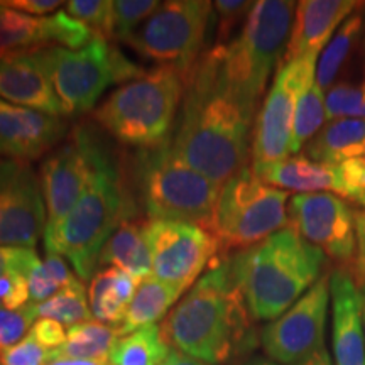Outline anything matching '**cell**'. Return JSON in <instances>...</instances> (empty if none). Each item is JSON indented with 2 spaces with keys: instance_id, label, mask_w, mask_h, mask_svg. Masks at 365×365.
Segmentation results:
<instances>
[{
  "instance_id": "cell-1",
  "label": "cell",
  "mask_w": 365,
  "mask_h": 365,
  "mask_svg": "<svg viewBox=\"0 0 365 365\" xmlns=\"http://www.w3.org/2000/svg\"><path fill=\"white\" fill-rule=\"evenodd\" d=\"M255 108L228 83L217 49H208L186 76L171 148L191 170L223 186L247 168Z\"/></svg>"
},
{
  "instance_id": "cell-2",
  "label": "cell",
  "mask_w": 365,
  "mask_h": 365,
  "mask_svg": "<svg viewBox=\"0 0 365 365\" xmlns=\"http://www.w3.org/2000/svg\"><path fill=\"white\" fill-rule=\"evenodd\" d=\"M250 318L230 259L222 257L164 318L161 333L170 349L220 365L250 349Z\"/></svg>"
},
{
  "instance_id": "cell-3",
  "label": "cell",
  "mask_w": 365,
  "mask_h": 365,
  "mask_svg": "<svg viewBox=\"0 0 365 365\" xmlns=\"http://www.w3.org/2000/svg\"><path fill=\"white\" fill-rule=\"evenodd\" d=\"M228 259L254 319L279 318L319 279L325 266V252L291 225Z\"/></svg>"
},
{
  "instance_id": "cell-4",
  "label": "cell",
  "mask_w": 365,
  "mask_h": 365,
  "mask_svg": "<svg viewBox=\"0 0 365 365\" xmlns=\"http://www.w3.org/2000/svg\"><path fill=\"white\" fill-rule=\"evenodd\" d=\"M135 213L124 170L98 140L93 175L68 217L44 237L46 252L68 259L80 281H88L97 271L103 245L115 228L132 220Z\"/></svg>"
},
{
  "instance_id": "cell-5",
  "label": "cell",
  "mask_w": 365,
  "mask_h": 365,
  "mask_svg": "<svg viewBox=\"0 0 365 365\" xmlns=\"http://www.w3.org/2000/svg\"><path fill=\"white\" fill-rule=\"evenodd\" d=\"M186 90V75L175 66H158L120 85L95 108V120L118 143L154 149L170 135Z\"/></svg>"
},
{
  "instance_id": "cell-6",
  "label": "cell",
  "mask_w": 365,
  "mask_h": 365,
  "mask_svg": "<svg viewBox=\"0 0 365 365\" xmlns=\"http://www.w3.org/2000/svg\"><path fill=\"white\" fill-rule=\"evenodd\" d=\"M137 185L149 220H176L212 230L222 186L186 164L171 144L140 149Z\"/></svg>"
},
{
  "instance_id": "cell-7",
  "label": "cell",
  "mask_w": 365,
  "mask_h": 365,
  "mask_svg": "<svg viewBox=\"0 0 365 365\" xmlns=\"http://www.w3.org/2000/svg\"><path fill=\"white\" fill-rule=\"evenodd\" d=\"M294 12L296 4L289 0H259L239 36L227 46H215L228 83L250 102H259L272 70L281 65Z\"/></svg>"
},
{
  "instance_id": "cell-8",
  "label": "cell",
  "mask_w": 365,
  "mask_h": 365,
  "mask_svg": "<svg viewBox=\"0 0 365 365\" xmlns=\"http://www.w3.org/2000/svg\"><path fill=\"white\" fill-rule=\"evenodd\" d=\"M39 54L65 115L91 110L108 86L124 85L145 71L102 38L80 49L39 48Z\"/></svg>"
},
{
  "instance_id": "cell-9",
  "label": "cell",
  "mask_w": 365,
  "mask_h": 365,
  "mask_svg": "<svg viewBox=\"0 0 365 365\" xmlns=\"http://www.w3.org/2000/svg\"><path fill=\"white\" fill-rule=\"evenodd\" d=\"M287 191L259 180L247 166L222 186L212 223L220 249L245 250L289 227Z\"/></svg>"
},
{
  "instance_id": "cell-10",
  "label": "cell",
  "mask_w": 365,
  "mask_h": 365,
  "mask_svg": "<svg viewBox=\"0 0 365 365\" xmlns=\"http://www.w3.org/2000/svg\"><path fill=\"white\" fill-rule=\"evenodd\" d=\"M213 7L208 0H170L135 29L125 43L132 51L161 66H175L186 76L203 56Z\"/></svg>"
},
{
  "instance_id": "cell-11",
  "label": "cell",
  "mask_w": 365,
  "mask_h": 365,
  "mask_svg": "<svg viewBox=\"0 0 365 365\" xmlns=\"http://www.w3.org/2000/svg\"><path fill=\"white\" fill-rule=\"evenodd\" d=\"M317 65L318 54H307L279 66L262 108L255 117L254 163H272L289 158L296 107L304 91L314 83Z\"/></svg>"
},
{
  "instance_id": "cell-12",
  "label": "cell",
  "mask_w": 365,
  "mask_h": 365,
  "mask_svg": "<svg viewBox=\"0 0 365 365\" xmlns=\"http://www.w3.org/2000/svg\"><path fill=\"white\" fill-rule=\"evenodd\" d=\"M145 237L153 257V276L185 293L222 252L208 228L176 220H149Z\"/></svg>"
},
{
  "instance_id": "cell-13",
  "label": "cell",
  "mask_w": 365,
  "mask_h": 365,
  "mask_svg": "<svg viewBox=\"0 0 365 365\" xmlns=\"http://www.w3.org/2000/svg\"><path fill=\"white\" fill-rule=\"evenodd\" d=\"M98 140L86 127H75L66 143L58 145L41 164L39 181L48 215L44 237L56 230L83 195L93 175Z\"/></svg>"
},
{
  "instance_id": "cell-14",
  "label": "cell",
  "mask_w": 365,
  "mask_h": 365,
  "mask_svg": "<svg viewBox=\"0 0 365 365\" xmlns=\"http://www.w3.org/2000/svg\"><path fill=\"white\" fill-rule=\"evenodd\" d=\"M330 304V276L323 274L296 303L262 330L264 352L276 364L296 365L312 357L325 341Z\"/></svg>"
},
{
  "instance_id": "cell-15",
  "label": "cell",
  "mask_w": 365,
  "mask_h": 365,
  "mask_svg": "<svg viewBox=\"0 0 365 365\" xmlns=\"http://www.w3.org/2000/svg\"><path fill=\"white\" fill-rule=\"evenodd\" d=\"M46 220L41 181L31 163L0 159V247L34 249Z\"/></svg>"
},
{
  "instance_id": "cell-16",
  "label": "cell",
  "mask_w": 365,
  "mask_h": 365,
  "mask_svg": "<svg viewBox=\"0 0 365 365\" xmlns=\"http://www.w3.org/2000/svg\"><path fill=\"white\" fill-rule=\"evenodd\" d=\"M287 218L298 234L339 262H350L357 254L355 212L333 193L296 195L287 207Z\"/></svg>"
},
{
  "instance_id": "cell-17",
  "label": "cell",
  "mask_w": 365,
  "mask_h": 365,
  "mask_svg": "<svg viewBox=\"0 0 365 365\" xmlns=\"http://www.w3.org/2000/svg\"><path fill=\"white\" fill-rule=\"evenodd\" d=\"M97 36L83 22L73 19L66 11L36 17L4 7L0 12V58L24 49L59 46L80 49Z\"/></svg>"
},
{
  "instance_id": "cell-18",
  "label": "cell",
  "mask_w": 365,
  "mask_h": 365,
  "mask_svg": "<svg viewBox=\"0 0 365 365\" xmlns=\"http://www.w3.org/2000/svg\"><path fill=\"white\" fill-rule=\"evenodd\" d=\"M68 124L58 115L0 98V156L31 163L56 148Z\"/></svg>"
},
{
  "instance_id": "cell-19",
  "label": "cell",
  "mask_w": 365,
  "mask_h": 365,
  "mask_svg": "<svg viewBox=\"0 0 365 365\" xmlns=\"http://www.w3.org/2000/svg\"><path fill=\"white\" fill-rule=\"evenodd\" d=\"M0 98L49 115H65L39 48L0 58Z\"/></svg>"
},
{
  "instance_id": "cell-20",
  "label": "cell",
  "mask_w": 365,
  "mask_h": 365,
  "mask_svg": "<svg viewBox=\"0 0 365 365\" xmlns=\"http://www.w3.org/2000/svg\"><path fill=\"white\" fill-rule=\"evenodd\" d=\"M330 298L335 365H365L364 294L345 269L331 272Z\"/></svg>"
},
{
  "instance_id": "cell-21",
  "label": "cell",
  "mask_w": 365,
  "mask_h": 365,
  "mask_svg": "<svg viewBox=\"0 0 365 365\" xmlns=\"http://www.w3.org/2000/svg\"><path fill=\"white\" fill-rule=\"evenodd\" d=\"M359 7L362 4L354 0H301L296 4L293 29L279 66L307 54H318Z\"/></svg>"
},
{
  "instance_id": "cell-22",
  "label": "cell",
  "mask_w": 365,
  "mask_h": 365,
  "mask_svg": "<svg viewBox=\"0 0 365 365\" xmlns=\"http://www.w3.org/2000/svg\"><path fill=\"white\" fill-rule=\"evenodd\" d=\"M252 171L259 180L277 190L307 193H336L344 196L339 164H323L307 156H293L272 163H254Z\"/></svg>"
},
{
  "instance_id": "cell-23",
  "label": "cell",
  "mask_w": 365,
  "mask_h": 365,
  "mask_svg": "<svg viewBox=\"0 0 365 365\" xmlns=\"http://www.w3.org/2000/svg\"><path fill=\"white\" fill-rule=\"evenodd\" d=\"M140 282L117 267L100 269L91 277L88 287L91 317L105 325H120Z\"/></svg>"
},
{
  "instance_id": "cell-24",
  "label": "cell",
  "mask_w": 365,
  "mask_h": 365,
  "mask_svg": "<svg viewBox=\"0 0 365 365\" xmlns=\"http://www.w3.org/2000/svg\"><path fill=\"white\" fill-rule=\"evenodd\" d=\"M98 264L120 269L140 281L153 276V257L144 223L134 218L122 222L103 245Z\"/></svg>"
},
{
  "instance_id": "cell-25",
  "label": "cell",
  "mask_w": 365,
  "mask_h": 365,
  "mask_svg": "<svg viewBox=\"0 0 365 365\" xmlns=\"http://www.w3.org/2000/svg\"><path fill=\"white\" fill-rule=\"evenodd\" d=\"M365 153V118H336L304 148V156L323 164H336Z\"/></svg>"
},
{
  "instance_id": "cell-26",
  "label": "cell",
  "mask_w": 365,
  "mask_h": 365,
  "mask_svg": "<svg viewBox=\"0 0 365 365\" xmlns=\"http://www.w3.org/2000/svg\"><path fill=\"white\" fill-rule=\"evenodd\" d=\"M181 294L176 287L156 279L154 276L145 277L137 287L134 299L127 308L124 322L117 327L118 336H125L148 325H156V322L166 317Z\"/></svg>"
},
{
  "instance_id": "cell-27",
  "label": "cell",
  "mask_w": 365,
  "mask_h": 365,
  "mask_svg": "<svg viewBox=\"0 0 365 365\" xmlns=\"http://www.w3.org/2000/svg\"><path fill=\"white\" fill-rule=\"evenodd\" d=\"M118 336L117 327L105 325L100 322H85L70 327L66 331V341L53 350V359H81V360H102L108 362L113 345Z\"/></svg>"
},
{
  "instance_id": "cell-28",
  "label": "cell",
  "mask_w": 365,
  "mask_h": 365,
  "mask_svg": "<svg viewBox=\"0 0 365 365\" xmlns=\"http://www.w3.org/2000/svg\"><path fill=\"white\" fill-rule=\"evenodd\" d=\"M364 27V14L362 11H355L352 16L339 27L330 43L325 46V51L318 59L317 65V85L323 91H328L333 86L339 73L344 68L349 54L354 51L355 46L359 44L360 36H362Z\"/></svg>"
},
{
  "instance_id": "cell-29",
  "label": "cell",
  "mask_w": 365,
  "mask_h": 365,
  "mask_svg": "<svg viewBox=\"0 0 365 365\" xmlns=\"http://www.w3.org/2000/svg\"><path fill=\"white\" fill-rule=\"evenodd\" d=\"M168 352L161 327L148 325L117 340L108 365H161Z\"/></svg>"
},
{
  "instance_id": "cell-30",
  "label": "cell",
  "mask_w": 365,
  "mask_h": 365,
  "mask_svg": "<svg viewBox=\"0 0 365 365\" xmlns=\"http://www.w3.org/2000/svg\"><path fill=\"white\" fill-rule=\"evenodd\" d=\"M36 318H48L59 322L61 325H78V323L90 322L91 312L86 298V289L80 279H73L63 289H59L53 298L46 299L44 303L33 304Z\"/></svg>"
},
{
  "instance_id": "cell-31",
  "label": "cell",
  "mask_w": 365,
  "mask_h": 365,
  "mask_svg": "<svg viewBox=\"0 0 365 365\" xmlns=\"http://www.w3.org/2000/svg\"><path fill=\"white\" fill-rule=\"evenodd\" d=\"M327 120L325 91L317 85V81L304 91L296 107L293 132H291V153H298L303 145L309 143L322 130Z\"/></svg>"
},
{
  "instance_id": "cell-32",
  "label": "cell",
  "mask_w": 365,
  "mask_h": 365,
  "mask_svg": "<svg viewBox=\"0 0 365 365\" xmlns=\"http://www.w3.org/2000/svg\"><path fill=\"white\" fill-rule=\"evenodd\" d=\"M75 279L65 259L58 254L46 252V257L27 272V284H29L31 303L39 304L46 299L53 298L59 289Z\"/></svg>"
},
{
  "instance_id": "cell-33",
  "label": "cell",
  "mask_w": 365,
  "mask_h": 365,
  "mask_svg": "<svg viewBox=\"0 0 365 365\" xmlns=\"http://www.w3.org/2000/svg\"><path fill=\"white\" fill-rule=\"evenodd\" d=\"M327 118H365V39L364 66L357 81H341L333 85L325 95Z\"/></svg>"
},
{
  "instance_id": "cell-34",
  "label": "cell",
  "mask_w": 365,
  "mask_h": 365,
  "mask_svg": "<svg viewBox=\"0 0 365 365\" xmlns=\"http://www.w3.org/2000/svg\"><path fill=\"white\" fill-rule=\"evenodd\" d=\"M66 12L73 19L83 22L97 38H113V2L110 0H71L66 2Z\"/></svg>"
},
{
  "instance_id": "cell-35",
  "label": "cell",
  "mask_w": 365,
  "mask_h": 365,
  "mask_svg": "<svg viewBox=\"0 0 365 365\" xmlns=\"http://www.w3.org/2000/svg\"><path fill=\"white\" fill-rule=\"evenodd\" d=\"M156 0H115L113 2V38L124 41L158 11Z\"/></svg>"
},
{
  "instance_id": "cell-36",
  "label": "cell",
  "mask_w": 365,
  "mask_h": 365,
  "mask_svg": "<svg viewBox=\"0 0 365 365\" xmlns=\"http://www.w3.org/2000/svg\"><path fill=\"white\" fill-rule=\"evenodd\" d=\"M254 4L255 2H249V0H218V2H213L217 12L215 46H227L230 43L232 34L247 21Z\"/></svg>"
},
{
  "instance_id": "cell-37",
  "label": "cell",
  "mask_w": 365,
  "mask_h": 365,
  "mask_svg": "<svg viewBox=\"0 0 365 365\" xmlns=\"http://www.w3.org/2000/svg\"><path fill=\"white\" fill-rule=\"evenodd\" d=\"M36 319L31 303L21 309H7L0 307V354L6 352L27 335Z\"/></svg>"
},
{
  "instance_id": "cell-38",
  "label": "cell",
  "mask_w": 365,
  "mask_h": 365,
  "mask_svg": "<svg viewBox=\"0 0 365 365\" xmlns=\"http://www.w3.org/2000/svg\"><path fill=\"white\" fill-rule=\"evenodd\" d=\"M53 360V350L39 344L31 333L0 354V365H48Z\"/></svg>"
},
{
  "instance_id": "cell-39",
  "label": "cell",
  "mask_w": 365,
  "mask_h": 365,
  "mask_svg": "<svg viewBox=\"0 0 365 365\" xmlns=\"http://www.w3.org/2000/svg\"><path fill=\"white\" fill-rule=\"evenodd\" d=\"M29 299L27 274L16 271L0 279V307L7 309H21L29 304Z\"/></svg>"
},
{
  "instance_id": "cell-40",
  "label": "cell",
  "mask_w": 365,
  "mask_h": 365,
  "mask_svg": "<svg viewBox=\"0 0 365 365\" xmlns=\"http://www.w3.org/2000/svg\"><path fill=\"white\" fill-rule=\"evenodd\" d=\"M341 188L345 198L360 200L365 196V156L346 159L339 164Z\"/></svg>"
},
{
  "instance_id": "cell-41",
  "label": "cell",
  "mask_w": 365,
  "mask_h": 365,
  "mask_svg": "<svg viewBox=\"0 0 365 365\" xmlns=\"http://www.w3.org/2000/svg\"><path fill=\"white\" fill-rule=\"evenodd\" d=\"M39 262V255L29 247H0V279L7 274L21 271L27 274Z\"/></svg>"
},
{
  "instance_id": "cell-42",
  "label": "cell",
  "mask_w": 365,
  "mask_h": 365,
  "mask_svg": "<svg viewBox=\"0 0 365 365\" xmlns=\"http://www.w3.org/2000/svg\"><path fill=\"white\" fill-rule=\"evenodd\" d=\"M29 333L48 350H58L66 341V330L61 323L54 322V319H38Z\"/></svg>"
},
{
  "instance_id": "cell-43",
  "label": "cell",
  "mask_w": 365,
  "mask_h": 365,
  "mask_svg": "<svg viewBox=\"0 0 365 365\" xmlns=\"http://www.w3.org/2000/svg\"><path fill=\"white\" fill-rule=\"evenodd\" d=\"M0 6L12 9V11L27 14V16L44 17V14L58 12L63 6L61 0H0Z\"/></svg>"
},
{
  "instance_id": "cell-44",
  "label": "cell",
  "mask_w": 365,
  "mask_h": 365,
  "mask_svg": "<svg viewBox=\"0 0 365 365\" xmlns=\"http://www.w3.org/2000/svg\"><path fill=\"white\" fill-rule=\"evenodd\" d=\"M355 225H357V254L354 259L352 277L362 289L365 287V210L355 212Z\"/></svg>"
},
{
  "instance_id": "cell-45",
  "label": "cell",
  "mask_w": 365,
  "mask_h": 365,
  "mask_svg": "<svg viewBox=\"0 0 365 365\" xmlns=\"http://www.w3.org/2000/svg\"><path fill=\"white\" fill-rule=\"evenodd\" d=\"M161 365H210V364L203 362V360L190 357V355L182 354L180 350L170 349V352H168L166 359L163 360Z\"/></svg>"
},
{
  "instance_id": "cell-46",
  "label": "cell",
  "mask_w": 365,
  "mask_h": 365,
  "mask_svg": "<svg viewBox=\"0 0 365 365\" xmlns=\"http://www.w3.org/2000/svg\"><path fill=\"white\" fill-rule=\"evenodd\" d=\"M296 365H331V359H330V354H328V350L323 346V349H319L317 354H313L312 357L304 359L303 362Z\"/></svg>"
},
{
  "instance_id": "cell-47",
  "label": "cell",
  "mask_w": 365,
  "mask_h": 365,
  "mask_svg": "<svg viewBox=\"0 0 365 365\" xmlns=\"http://www.w3.org/2000/svg\"><path fill=\"white\" fill-rule=\"evenodd\" d=\"M48 365H108V362H102V360H81V359L56 357V359H53Z\"/></svg>"
},
{
  "instance_id": "cell-48",
  "label": "cell",
  "mask_w": 365,
  "mask_h": 365,
  "mask_svg": "<svg viewBox=\"0 0 365 365\" xmlns=\"http://www.w3.org/2000/svg\"><path fill=\"white\" fill-rule=\"evenodd\" d=\"M242 365H277V364L272 362V360H266V359H252V360H249V362H245Z\"/></svg>"
},
{
  "instance_id": "cell-49",
  "label": "cell",
  "mask_w": 365,
  "mask_h": 365,
  "mask_svg": "<svg viewBox=\"0 0 365 365\" xmlns=\"http://www.w3.org/2000/svg\"><path fill=\"white\" fill-rule=\"evenodd\" d=\"M364 327H365V294H364Z\"/></svg>"
},
{
  "instance_id": "cell-50",
  "label": "cell",
  "mask_w": 365,
  "mask_h": 365,
  "mask_svg": "<svg viewBox=\"0 0 365 365\" xmlns=\"http://www.w3.org/2000/svg\"><path fill=\"white\" fill-rule=\"evenodd\" d=\"M360 205H362V207H365V196H364V198L362 200H360V202H359Z\"/></svg>"
},
{
  "instance_id": "cell-51",
  "label": "cell",
  "mask_w": 365,
  "mask_h": 365,
  "mask_svg": "<svg viewBox=\"0 0 365 365\" xmlns=\"http://www.w3.org/2000/svg\"><path fill=\"white\" fill-rule=\"evenodd\" d=\"M2 11H4V7H2V6H0V12H2Z\"/></svg>"
}]
</instances>
